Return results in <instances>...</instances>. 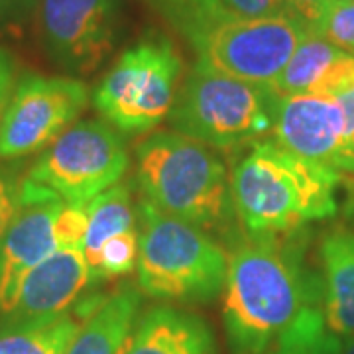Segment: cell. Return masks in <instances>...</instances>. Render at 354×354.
<instances>
[{
	"instance_id": "25",
	"label": "cell",
	"mask_w": 354,
	"mask_h": 354,
	"mask_svg": "<svg viewBox=\"0 0 354 354\" xmlns=\"http://www.w3.org/2000/svg\"><path fill=\"white\" fill-rule=\"evenodd\" d=\"M354 87V55L344 53L333 62V64L323 71V75L317 79L311 85L307 95H315L323 99H337L342 93H346L348 88Z\"/></svg>"
},
{
	"instance_id": "31",
	"label": "cell",
	"mask_w": 354,
	"mask_h": 354,
	"mask_svg": "<svg viewBox=\"0 0 354 354\" xmlns=\"http://www.w3.org/2000/svg\"><path fill=\"white\" fill-rule=\"evenodd\" d=\"M335 101L341 106L342 116H344V127H346V136L351 138V134L354 132V87L348 88L346 93H342L341 97H337Z\"/></svg>"
},
{
	"instance_id": "8",
	"label": "cell",
	"mask_w": 354,
	"mask_h": 354,
	"mask_svg": "<svg viewBox=\"0 0 354 354\" xmlns=\"http://www.w3.org/2000/svg\"><path fill=\"white\" fill-rule=\"evenodd\" d=\"M307 34L311 32L304 24L286 14L218 22L191 44L203 67L242 83L272 88Z\"/></svg>"
},
{
	"instance_id": "7",
	"label": "cell",
	"mask_w": 354,
	"mask_h": 354,
	"mask_svg": "<svg viewBox=\"0 0 354 354\" xmlns=\"http://www.w3.org/2000/svg\"><path fill=\"white\" fill-rule=\"evenodd\" d=\"M127 146L102 120L75 122L51 142L30 167V179L65 205H87L127 174Z\"/></svg>"
},
{
	"instance_id": "13",
	"label": "cell",
	"mask_w": 354,
	"mask_h": 354,
	"mask_svg": "<svg viewBox=\"0 0 354 354\" xmlns=\"http://www.w3.org/2000/svg\"><path fill=\"white\" fill-rule=\"evenodd\" d=\"M88 283L93 279L83 248L59 246L26 276L6 325H22L71 311Z\"/></svg>"
},
{
	"instance_id": "3",
	"label": "cell",
	"mask_w": 354,
	"mask_h": 354,
	"mask_svg": "<svg viewBox=\"0 0 354 354\" xmlns=\"http://www.w3.org/2000/svg\"><path fill=\"white\" fill-rule=\"evenodd\" d=\"M136 179L144 201L201 230L230 218V177L225 164L197 140L156 132L136 148Z\"/></svg>"
},
{
	"instance_id": "17",
	"label": "cell",
	"mask_w": 354,
	"mask_h": 354,
	"mask_svg": "<svg viewBox=\"0 0 354 354\" xmlns=\"http://www.w3.org/2000/svg\"><path fill=\"white\" fill-rule=\"evenodd\" d=\"M87 215L88 227L83 242V254L93 279L102 246L118 234L136 230V211L130 185L116 183L111 189L102 191L101 195L87 203Z\"/></svg>"
},
{
	"instance_id": "18",
	"label": "cell",
	"mask_w": 354,
	"mask_h": 354,
	"mask_svg": "<svg viewBox=\"0 0 354 354\" xmlns=\"http://www.w3.org/2000/svg\"><path fill=\"white\" fill-rule=\"evenodd\" d=\"M79 325L75 309L22 325H0V354H65Z\"/></svg>"
},
{
	"instance_id": "23",
	"label": "cell",
	"mask_w": 354,
	"mask_h": 354,
	"mask_svg": "<svg viewBox=\"0 0 354 354\" xmlns=\"http://www.w3.org/2000/svg\"><path fill=\"white\" fill-rule=\"evenodd\" d=\"M317 36L325 38L339 50H354V2L337 0L321 22Z\"/></svg>"
},
{
	"instance_id": "12",
	"label": "cell",
	"mask_w": 354,
	"mask_h": 354,
	"mask_svg": "<svg viewBox=\"0 0 354 354\" xmlns=\"http://www.w3.org/2000/svg\"><path fill=\"white\" fill-rule=\"evenodd\" d=\"M272 134L279 148L329 169L341 181L354 169V146L346 136L341 106L333 99L315 95L279 99Z\"/></svg>"
},
{
	"instance_id": "34",
	"label": "cell",
	"mask_w": 354,
	"mask_h": 354,
	"mask_svg": "<svg viewBox=\"0 0 354 354\" xmlns=\"http://www.w3.org/2000/svg\"><path fill=\"white\" fill-rule=\"evenodd\" d=\"M348 142H351V144H353V146H354V132H353V134H351V138H348Z\"/></svg>"
},
{
	"instance_id": "6",
	"label": "cell",
	"mask_w": 354,
	"mask_h": 354,
	"mask_svg": "<svg viewBox=\"0 0 354 354\" xmlns=\"http://www.w3.org/2000/svg\"><path fill=\"white\" fill-rule=\"evenodd\" d=\"M181 71V57L169 39H142L116 59L93 101L116 130L124 134L148 132L171 113Z\"/></svg>"
},
{
	"instance_id": "4",
	"label": "cell",
	"mask_w": 354,
	"mask_h": 354,
	"mask_svg": "<svg viewBox=\"0 0 354 354\" xmlns=\"http://www.w3.org/2000/svg\"><path fill=\"white\" fill-rule=\"evenodd\" d=\"M138 248V281L162 301L209 304L225 290L228 256L205 230L158 211L144 201Z\"/></svg>"
},
{
	"instance_id": "28",
	"label": "cell",
	"mask_w": 354,
	"mask_h": 354,
	"mask_svg": "<svg viewBox=\"0 0 354 354\" xmlns=\"http://www.w3.org/2000/svg\"><path fill=\"white\" fill-rule=\"evenodd\" d=\"M335 2L337 0H286V8L291 18L304 24L311 34H317Z\"/></svg>"
},
{
	"instance_id": "29",
	"label": "cell",
	"mask_w": 354,
	"mask_h": 354,
	"mask_svg": "<svg viewBox=\"0 0 354 354\" xmlns=\"http://www.w3.org/2000/svg\"><path fill=\"white\" fill-rule=\"evenodd\" d=\"M20 181L12 171H0V242L12 223L14 213L18 209Z\"/></svg>"
},
{
	"instance_id": "16",
	"label": "cell",
	"mask_w": 354,
	"mask_h": 354,
	"mask_svg": "<svg viewBox=\"0 0 354 354\" xmlns=\"http://www.w3.org/2000/svg\"><path fill=\"white\" fill-rule=\"evenodd\" d=\"M323 315L339 339L354 337V232L337 227L321 241Z\"/></svg>"
},
{
	"instance_id": "5",
	"label": "cell",
	"mask_w": 354,
	"mask_h": 354,
	"mask_svg": "<svg viewBox=\"0 0 354 354\" xmlns=\"http://www.w3.org/2000/svg\"><path fill=\"white\" fill-rule=\"evenodd\" d=\"M278 97L195 65L176 97L169 122L176 132L216 150L256 144L272 132Z\"/></svg>"
},
{
	"instance_id": "21",
	"label": "cell",
	"mask_w": 354,
	"mask_h": 354,
	"mask_svg": "<svg viewBox=\"0 0 354 354\" xmlns=\"http://www.w3.org/2000/svg\"><path fill=\"white\" fill-rule=\"evenodd\" d=\"M156 10L164 14L193 41L216 24V0H150Z\"/></svg>"
},
{
	"instance_id": "20",
	"label": "cell",
	"mask_w": 354,
	"mask_h": 354,
	"mask_svg": "<svg viewBox=\"0 0 354 354\" xmlns=\"http://www.w3.org/2000/svg\"><path fill=\"white\" fill-rule=\"evenodd\" d=\"M266 354H342V339L327 329L323 305L305 307Z\"/></svg>"
},
{
	"instance_id": "11",
	"label": "cell",
	"mask_w": 354,
	"mask_h": 354,
	"mask_svg": "<svg viewBox=\"0 0 354 354\" xmlns=\"http://www.w3.org/2000/svg\"><path fill=\"white\" fill-rule=\"evenodd\" d=\"M65 203L48 187L26 177L18 209L0 242V325L12 315L26 276L55 252V218Z\"/></svg>"
},
{
	"instance_id": "26",
	"label": "cell",
	"mask_w": 354,
	"mask_h": 354,
	"mask_svg": "<svg viewBox=\"0 0 354 354\" xmlns=\"http://www.w3.org/2000/svg\"><path fill=\"white\" fill-rule=\"evenodd\" d=\"M88 215L87 205H64L55 218V239L57 246L65 248H83L87 236Z\"/></svg>"
},
{
	"instance_id": "30",
	"label": "cell",
	"mask_w": 354,
	"mask_h": 354,
	"mask_svg": "<svg viewBox=\"0 0 354 354\" xmlns=\"http://www.w3.org/2000/svg\"><path fill=\"white\" fill-rule=\"evenodd\" d=\"M14 87H16L14 57L4 48H0V122H2V116H4L8 102H10Z\"/></svg>"
},
{
	"instance_id": "1",
	"label": "cell",
	"mask_w": 354,
	"mask_h": 354,
	"mask_svg": "<svg viewBox=\"0 0 354 354\" xmlns=\"http://www.w3.org/2000/svg\"><path fill=\"white\" fill-rule=\"evenodd\" d=\"M299 234H246L232 248L223 307L232 354H266L305 307L323 305V281L305 270Z\"/></svg>"
},
{
	"instance_id": "15",
	"label": "cell",
	"mask_w": 354,
	"mask_h": 354,
	"mask_svg": "<svg viewBox=\"0 0 354 354\" xmlns=\"http://www.w3.org/2000/svg\"><path fill=\"white\" fill-rule=\"evenodd\" d=\"M127 354H216V342L201 317L160 305L140 317Z\"/></svg>"
},
{
	"instance_id": "27",
	"label": "cell",
	"mask_w": 354,
	"mask_h": 354,
	"mask_svg": "<svg viewBox=\"0 0 354 354\" xmlns=\"http://www.w3.org/2000/svg\"><path fill=\"white\" fill-rule=\"evenodd\" d=\"M38 6V0H0V38L18 36Z\"/></svg>"
},
{
	"instance_id": "32",
	"label": "cell",
	"mask_w": 354,
	"mask_h": 354,
	"mask_svg": "<svg viewBox=\"0 0 354 354\" xmlns=\"http://www.w3.org/2000/svg\"><path fill=\"white\" fill-rule=\"evenodd\" d=\"M341 183L346 185V189H348V199H346V205H344V216L354 223V169L348 174V176L342 177Z\"/></svg>"
},
{
	"instance_id": "19",
	"label": "cell",
	"mask_w": 354,
	"mask_h": 354,
	"mask_svg": "<svg viewBox=\"0 0 354 354\" xmlns=\"http://www.w3.org/2000/svg\"><path fill=\"white\" fill-rule=\"evenodd\" d=\"M342 50L333 46L325 38L317 34H307L304 41L293 51L291 59L281 71L278 81L272 85V93L283 99V97H293V95H307L311 85L315 83L323 71L329 67Z\"/></svg>"
},
{
	"instance_id": "9",
	"label": "cell",
	"mask_w": 354,
	"mask_h": 354,
	"mask_svg": "<svg viewBox=\"0 0 354 354\" xmlns=\"http://www.w3.org/2000/svg\"><path fill=\"white\" fill-rule=\"evenodd\" d=\"M87 104L88 87L79 79L22 75L0 122V158L18 160L44 152Z\"/></svg>"
},
{
	"instance_id": "24",
	"label": "cell",
	"mask_w": 354,
	"mask_h": 354,
	"mask_svg": "<svg viewBox=\"0 0 354 354\" xmlns=\"http://www.w3.org/2000/svg\"><path fill=\"white\" fill-rule=\"evenodd\" d=\"M286 14V0H216V24L230 20L274 18Z\"/></svg>"
},
{
	"instance_id": "33",
	"label": "cell",
	"mask_w": 354,
	"mask_h": 354,
	"mask_svg": "<svg viewBox=\"0 0 354 354\" xmlns=\"http://www.w3.org/2000/svg\"><path fill=\"white\" fill-rule=\"evenodd\" d=\"M342 354H354V337L342 339Z\"/></svg>"
},
{
	"instance_id": "10",
	"label": "cell",
	"mask_w": 354,
	"mask_h": 354,
	"mask_svg": "<svg viewBox=\"0 0 354 354\" xmlns=\"http://www.w3.org/2000/svg\"><path fill=\"white\" fill-rule=\"evenodd\" d=\"M120 14V0H39L41 44L64 71L91 75L113 53Z\"/></svg>"
},
{
	"instance_id": "22",
	"label": "cell",
	"mask_w": 354,
	"mask_h": 354,
	"mask_svg": "<svg viewBox=\"0 0 354 354\" xmlns=\"http://www.w3.org/2000/svg\"><path fill=\"white\" fill-rule=\"evenodd\" d=\"M138 248H140V234L136 230H128L124 234H118L102 246L101 258L97 272L93 274V283L101 279L122 276L134 270L138 264Z\"/></svg>"
},
{
	"instance_id": "14",
	"label": "cell",
	"mask_w": 354,
	"mask_h": 354,
	"mask_svg": "<svg viewBox=\"0 0 354 354\" xmlns=\"http://www.w3.org/2000/svg\"><path fill=\"white\" fill-rule=\"evenodd\" d=\"M140 307L142 295L132 283L79 305L83 319L65 354H127Z\"/></svg>"
},
{
	"instance_id": "35",
	"label": "cell",
	"mask_w": 354,
	"mask_h": 354,
	"mask_svg": "<svg viewBox=\"0 0 354 354\" xmlns=\"http://www.w3.org/2000/svg\"><path fill=\"white\" fill-rule=\"evenodd\" d=\"M353 2H354V0H353Z\"/></svg>"
},
{
	"instance_id": "2",
	"label": "cell",
	"mask_w": 354,
	"mask_h": 354,
	"mask_svg": "<svg viewBox=\"0 0 354 354\" xmlns=\"http://www.w3.org/2000/svg\"><path fill=\"white\" fill-rule=\"evenodd\" d=\"M339 183L337 174L276 142H256L232 169L230 199L246 234H291L337 213Z\"/></svg>"
}]
</instances>
